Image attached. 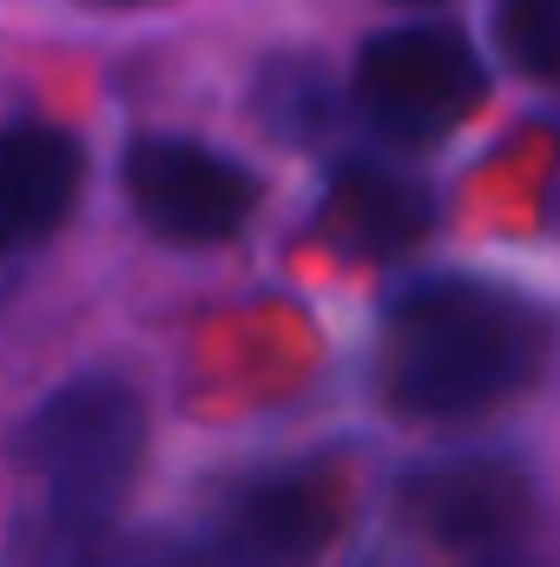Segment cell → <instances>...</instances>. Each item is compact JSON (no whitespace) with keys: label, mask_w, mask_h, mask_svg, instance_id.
<instances>
[{"label":"cell","mask_w":560,"mask_h":567,"mask_svg":"<svg viewBox=\"0 0 560 567\" xmlns=\"http://www.w3.org/2000/svg\"><path fill=\"white\" fill-rule=\"evenodd\" d=\"M7 278H13V271H0V290H7Z\"/></svg>","instance_id":"obj_12"},{"label":"cell","mask_w":560,"mask_h":567,"mask_svg":"<svg viewBox=\"0 0 560 567\" xmlns=\"http://www.w3.org/2000/svg\"><path fill=\"white\" fill-rule=\"evenodd\" d=\"M495 40L528 80H560V0H501Z\"/></svg>","instance_id":"obj_9"},{"label":"cell","mask_w":560,"mask_h":567,"mask_svg":"<svg viewBox=\"0 0 560 567\" xmlns=\"http://www.w3.org/2000/svg\"><path fill=\"white\" fill-rule=\"evenodd\" d=\"M80 178H86V152L73 133L40 120L0 133V271H13L20 251H33L46 231L66 225Z\"/></svg>","instance_id":"obj_7"},{"label":"cell","mask_w":560,"mask_h":567,"mask_svg":"<svg viewBox=\"0 0 560 567\" xmlns=\"http://www.w3.org/2000/svg\"><path fill=\"white\" fill-rule=\"evenodd\" d=\"M343 535V482L323 468H290L251 482L211 535V567H317Z\"/></svg>","instance_id":"obj_5"},{"label":"cell","mask_w":560,"mask_h":567,"mask_svg":"<svg viewBox=\"0 0 560 567\" xmlns=\"http://www.w3.org/2000/svg\"><path fill=\"white\" fill-rule=\"evenodd\" d=\"M126 198L152 238L205 251V245H231L251 225L258 178L198 140H133L126 145Z\"/></svg>","instance_id":"obj_4"},{"label":"cell","mask_w":560,"mask_h":567,"mask_svg":"<svg viewBox=\"0 0 560 567\" xmlns=\"http://www.w3.org/2000/svg\"><path fill=\"white\" fill-rule=\"evenodd\" d=\"M528 508H535V488L508 462H442L409 475L403 488V522L428 548H448V555L501 548L508 535H521Z\"/></svg>","instance_id":"obj_6"},{"label":"cell","mask_w":560,"mask_h":567,"mask_svg":"<svg viewBox=\"0 0 560 567\" xmlns=\"http://www.w3.org/2000/svg\"><path fill=\"white\" fill-rule=\"evenodd\" d=\"M548 363V317L481 278H428L390 303L383 390L416 423L481 416L521 396Z\"/></svg>","instance_id":"obj_1"},{"label":"cell","mask_w":560,"mask_h":567,"mask_svg":"<svg viewBox=\"0 0 560 567\" xmlns=\"http://www.w3.org/2000/svg\"><path fill=\"white\" fill-rule=\"evenodd\" d=\"M481 60L448 27H396L376 33L356 60V106L396 145H428L455 133L481 106Z\"/></svg>","instance_id":"obj_3"},{"label":"cell","mask_w":560,"mask_h":567,"mask_svg":"<svg viewBox=\"0 0 560 567\" xmlns=\"http://www.w3.org/2000/svg\"><path fill=\"white\" fill-rule=\"evenodd\" d=\"M100 567H211V555H191L185 542H172V535H139V542H113V555Z\"/></svg>","instance_id":"obj_11"},{"label":"cell","mask_w":560,"mask_h":567,"mask_svg":"<svg viewBox=\"0 0 560 567\" xmlns=\"http://www.w3.org/2000/svg\"><path fill=\"white\" fill-rule=\"evenodd\" d=\"M428 192L416 178L390 172V165H350L336 185H330V231L350 245V251H370V258H390V251H409L422 231H428Z\"/></svg>","instance_id":"obj_8"},{"label":"cell","mask_w":560,"mask_h":567,"mask_svg":"<svg viewBox=\"0 0 560 567\" xmlns=\"http://www.w3.org/2000/svg\"><path fill=\"white\" fill-rule=\"evenodd\" d=\"M145 455V403L113 370L60 383L33 423L27 462L40 475V508L13 535V567H100L120 542V508Z\"/></svg>","instance_id":"obj_2"},{"label":"cell","mask_w":560,"mask_h":567,"mask_svg":"<svg viewBox=\"0 0 560 567\" xmlns=\"http://www.w3.org/2000/svg\"><path fill=\"white\" fill-rule=\"evenodd\" d=\"M258 106H265V120L283 140H310L323 126V113H330V93H323V80L310 66H278V73H265Z\"/></svg>","instance_id":"obj_10"}]
</instances>
